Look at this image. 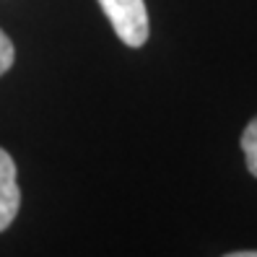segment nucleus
I'll return each instance as SVG.
<instances>
[{
	"label": "nucleus",
	"instance_id": "nucleus-5",
	"mask_svg": "<svg viewBox=\"0 0 257 257\" xmlns=\"http://www.w3.org/2000/svg\"><path fill=\"white\" fill-rule=\"evenodd\" d=\"M223 257H257V249H239V252H229Z\"/></svg>",
	"mask_w": 257,
	"mask_h": 257
},
{
	"label": "nucleus",
	"instance_id": "nucleus-1",
	"mask_svg": "<svg viewBox=\"0 0 257 257\" xmlns=\"http://www.w3.org/2000/svg\"><path fill=\"white\" fill-rule=\"evenodd\" d=\"M104 16L109 19L114 34L127 47H143L148 42V11L146 0H96Z\"/></svg>",
	"mask_w": 257,
	"mask_h": 257
},
{
	"label": "nucleus",
	"instance_id": "nucleus-4",
	"mask_svg": "<svg viewBox=\"0 0 257 257\" xmlns=\"http://www.w3.org/2000/svg\"><path fill=\"white\" fill-rule=\"evenodd\" d=\"M13 60H16V47H13L11 37L3 32V29H0V75L11 70Z\"/></svg>",
	"mask_w": 257,
	"mask_h": 257
},
{
	"label": "nucleus",
	"instance_id": "nucleus-2",
	"mask_svg": "<svg viewBox=\"0 0 257 257\" xmlns=\"http://www.w3.org/2000/svg\"><path fill=\"white\" fill-rule=\"evenodd\" d=\"M21 190L16 179V164L6 148H0V231H6L19 216Z\"/></svg>",
	"mask_w": 257,
	"mask_h": 257
},
{
	"label": "nucleus",
	"instance_id": "nucleus-3",
	"mask_svg": "<svg viewBox=\"0 0 257 257\" xmlns=\"http://www.w3.org/2000/svg\"><path fill=\"white\" fill-rule=\"evenodd\" d=\"M241 154H244V161H247V169L252 177H257V117H252L244 133H241Z\"/></svg>",
	"mask_w": 257,
	"mask_h": 257
}]
</instances>
